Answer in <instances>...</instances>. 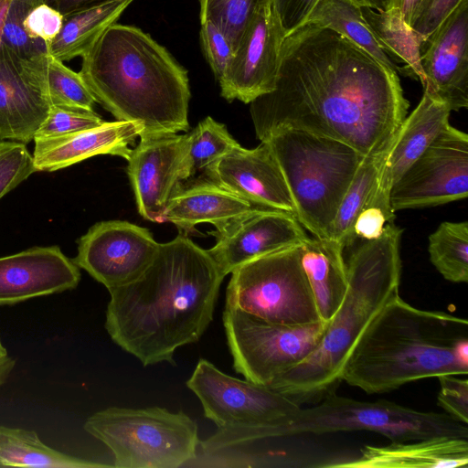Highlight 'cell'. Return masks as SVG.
<instances>
[{
	"instance_id": "obj_17",
	"label": "cell",
	"mask_w": 468,
	"mask_h": 468,
	"mask_svg": "<svg viewBox=\"0 0 468 468\" xmlns=\"http://www.w3.org/2000/svg\"><path fill=\"white\" fill-rule=\"evenodd\" d=\"M186 134L140 138L127 160V174L139 214L155 223L165 222L170 199L183 187L181 167Z\"/></svg>"
},
{
	"instance_id": "obj_39",
	"label": "cell",
	"mask_w": 468,
	"mask_h": 468,
	"mask_svg": "<svg viewBox=\"0 0 468 468\" xmlns=\"http://www.w3.org/2000/svg\"><path fill=\"white\" fill-rule=\"evenodd\" d=\"M438 405L455 420L468 424V380L455 375H441Z\"/></svg>"
},
{
	"instance_id": "obj_32",
	"label": "cell",
	"mask_w": 468,
	"mask_h": 468,
	"mask_svg": "<svg viewBox=\"0 0 468 468\" xmlns=\"http://www.w3.org/2000/svg\"><path fill=\"white\" fill-rule=\"evenodd\" d=\"M239 144L229 133L225 124L211 117L205 118L186 133V143L181 167L182 181L206 169Z\"/></svg>"
},
{
	"instance_id": "obj_13",
	"label": "cell",
	"mask_w": 468,
	"mask_h": 468,
	"mask_svg": "<svg viewBox=\"0 0 468 468\" xmlns=\"http://www.w3.org/2000/svg\"><path fill=\"white\" fill-rule=\"evenodd\" d=\"M158 246L145 228L122 220L101 221L80 237L72 261L109 291L136 280Z\"/></svg>"
},
{
	"instance_id": "obj_21",
	"label": "cell",
	"mask_w": 468,
	"mask_h": 468,
	"mask_svg": "<svg viewBox=\"0 0 468 468\" xmlns=\"http://www.w3.org/2000/svg\"><path fill=\"white\" fill-rule=\"evenodd\" d=\"M143 131L138 122L116 120L63 135L35 137L34 165L38 172H54L99 154L128 160L130 146Z\"/></svg>"
},
{
	"instance_id": "obj_9",
	"label": "cell",
	"mask_w": 468,
	"mask_h": 468,
	"mask_svg": "<svg viewBox=\"0 0 468 468\" xmlns=\"http://www.w3.org/2000/svg\"><path fill=\"white\" fill-rule=\"evenodd\" d=\"M367 431L390 441L450 436L468 439V427L446 413L420 411L388 400L362 401L335 393L300 410L273 433V438Z\"/></svg>"
},
{
	"instance_id": "obj_40",
	"label": "cell",
	"mask_w": 468,
	"mask_h": 468,
	"mask_svg": "<svg viewBox=\"0 0 468 468\" xmlns=\"http://www.w3.org/2000/svg\"><path fill=\"white\" fill-rule=\"evenodd\" d=\"M395 213L378 206L365 205L355 218L352 227L354 242L378 239L388 223H393Z\"/></svg>"
},
{
	"instance_id": "obj_19",
	"label": "cell",
	"mask_w": 468,
	"mask_h": 468,
	"mask_svg": "<svg viewBox=\"0 0 468 468\" xmlns=\"http://www.w3.org/2000/svg\"><path fill=\"white\" fill-rule=\"evenodd\" d=\"M215 237L216 244L207 250L225 278L240 265L298 245L308 236L292 214L257 207Z\"/></svg>"
},
{
	"instance_id": "obj_42",
	"label": "cell",
	"mask_w": 468,
	"mask_h": 468,
	"mask_svg": "<svg viewBox=\"0 0 468 468\" xmlns=\"http://www.w3.org/2000/svg\"><path fill=\"white\" fill-rule=\"evenodd\" d=\"M461 0H423L411 29L424 43Z\"/></svg>"
},
{
	"instance_id": "obj_28",
	"label": "cell",
	"mask_w": 468,
	"mask_h": 468,
	"mask_svg": "<svg viewBox=\"0 0 468 468\" xmlns=\"http://www.w3.org/2000/svg\"><path fill=\"white\" fill-rule=\"evenodd\" d=\"M0 466L101 468L111 465L54 450L43 443L34 431L0 425Z\"/></svg>"
},
{
	"instance_id": "obj_37",
	"label": "cell",
	"mask_w": 468,
	"mask_h": 468,
	"mask_svg": "<svg viewBox=\"0 0 468 468\" xmlns=\"http://www.w3.org/2000/svg\"><path fill=\"white\" fill-rule=\"evenodd\" d=\"M63 18L59 11L40 1L27 11L22 19V27L32 41L49 49L50 43L62 27Z\"/></svg>"
},
{
	"instance_id": "obj_10",
	"label": "cell",
	"mask_w": 468,
	"mask_h": 468,
	"mask_svg": "<svg viewBox=\"0 0 468 468\" xmlns=\"http://www.w3.org/2000/svg\"><path fill=\"white\" fill-rule=\"evenodd\" d=\"M227 307L263 320L287 324L320 321L303 269L300 244L253 259L231 272Z\"/></svg>"
},
{
	"instance_id": "obj_8",
	"label": "cell",
	"mask_w": 468,
	"mask_h": 468,
	"mask_svg": "<svg viewBox=\"0 0 468 468\" xmlns=\"http://www.w3.org/2000/svg\"><path fill=\"white\" fill-rule=\"evenodd\" d=\"M84 430L103 442L114 467L178 468L197 458V424L182 410L110 407L90 416Z\"/></svg>"
},
{
	"instance_id": "obj_14",
	"label": "cell",
	"mask_w": 468,
	"mask_h": 468,
	"mask_svg": "<svg viewBox=\"0 0 468 468\" xmlns=\"http://www.w3.org/2000/svg\"><path fill=\"white\" fill-rule=\"evenodd\" d=\"M49 53L24 58L0 46V141L29 143L51 107L47 81Z\"/></svg>"
},
{
	"instance_id": "obj_5",
	"label": "cell",
	"mask_w": 468,
	"mask_h": 468,
	"mask_svg": "<svg viewBox=\"0 0 468 468\" xmlns=\"http://www.w3.org/2000/svg\"><path fill=\"white\" fill-rule=\"evenodd\" d=\"M402 229L388 223L373 240H357L346 260L347 288L316 348L269 388L299 405L319 402L342 382L346 358L370 321L397 293Z\"/></svg>"
},
{
	"instance_id": "obj_36",
	"label": "cell",
	"mask_w": 468,
	"mask_h": 468,
	"mask_svg": "<svg viewBox=\"0 0 468 468\" xmlns=\"http://www.w3.org/2000/svg\"><path fill=\"white\" fill-rule=\"evenodd\" d=\"M103 122L94 111L51 105L46 120L37 131L35 137L63 135L99 126Z\"/></svg>"
},
{
	"instance_id": "obj_35",
	"label": "cell",
	"mask_w": 468,
	"mask_h": 468,
	"mask_svg": "<svg viewBox=\"0 0 468 468\" xmlns=\"http://www.w3.org/2000/svg\"><path fill=\"white\" fill-rule=\"evenodd\" d=\"M37 172L25 144L0 141V199Z\"/></svg>"
},
{
	"instance_id": "obj_24",
	"label": "cell",
	"mask_w": 468,
	"mask_h": 468,
	"mask_svg": "<svg viewBox=\"0 0 468 468\" xmlns=\"http://www.w3.org/2000/svg\"><path fill=\"white\" fill-rule=\"evenodd\" d=\"M451 110L423 90L417 107L397 130L378 173L381 187L390 192L393 184L449 124Z\"/></svg>"
},
{
	"instance_id": "obj_46",
	"label": "cell",
	"mask_w": 468,
	"mask_h": 468,
	"mask_svg": "<svg viewBox=\"0 0 468 468\" xmlns=\"http://www.w3.org/2000/svg\"><path fill=\"white\" fill-rule=\"evenodd\" d=\"M359 6H368L377 10L385 9L386 0H349Z\"/></svg>"
},
{
	"instance_id": "obj_18",
	"label": "cell",
	"mask_w": 468,
	"mask_h": 468,
	"mask_svg": "<svg viewBox=\"0 0 468 468\" xmlns=\"http://www.w3.org/2000/svg\"><path fill=\"white\" fill-rule=\"evenodd\" d=\"M208 181L251 205L292 214L294 203L282 169L265 142L253 149L239 145L205 169Z\"/></svg>"
},
{
	"instance_id": "obj_22",
	"label": "cell",
	"mask_w": 468,
	"mask_h": 468,
	"mask_svg": "<svg viewBox=\"0 0 468 468\" xmlns=\"http://www.w3.org/2000/svg\"><path fill=\"white\" fill-rule=\"evenodd\" d=\"M468 465V439L441 436L384 446L367 445L349 460L324 467L346 468H458Z\"/></svg>"
},
{
	"instance_id": "obj_34",
	"label": "cell",
	"mask_w": 468,
	"mask_h": 468,
	"mask_svg": "<svg viewBox=\"0 0 468 468\" xmlns=\"http://www.w3.org/2000/svg\"><path fill=\"white\" fill-rule=\"evenodd\" d=\"M47 81L51 105L93 111L97 101L80 73L72 70L50 54L48 58Z\"/></svg>"
},
{
	"instance_id": "obj_44",
	"label": "cell",
	"mask_w": 468,
	"mask_h": 468,
	"mask_svg": "<svg viewBox=\"0 0 468 468\" xmlns=\"http://www.w3.org/2000/svg\"><path fill=\"white\" fill-rule=\"evenodd\" d=\"M116 1L119 0H44L46 4L59 11L63 16Z\"/></svg>"
},
{
	"instance_id": "obj_38",
	"label": "cell",
	"mask_w": 468,
	"mask_h": 468,
	"mask_svg": "<svg viewBox=\"0 0 468 468\" xmlns=\"http://www.w3.org/2000/svg\"><path fill=\"white\" fill-rule=\"evenodd\" d=\"M203 54L219 82L232 58L234 48L229 39L211 22H200Z\"/></svg>"
},
{
	"instance_id": "obj_31",
	"label": "cell",
	"mask_w": 468,
	"mask_h": 468,
	"mask_svg": "<svg viewBox=\"0 0 468 468\" xmlns=\"http://www.w3.org/2000/svg\"><path fill=\"white\" fill-rule=\"evenodd\" d=\"M431 262L444 279L468 282V223L445 221L429 236Z\"/></svg>"
},
{
	"instance_id": "obj_6",
	"label": "cell",
	"mask_w": 468,
	"mask_h": 468,
	"mask_svg": "<svg viewBox=\"0 0 468 468\" xmlns=\"http://www.w3.org/2000/svg\"><path fill=\"white\" fill-rule=\"evenodd\" d=\"M261 142L282 169L299 223L314 237L327 239L365 156L340 141L298 129L277 131Z\"/></svg>"
},
{
	"instance_id": "obj_7",
	"label": "cell",
	"mask_w": 468,
	"mask_h": 468,
	"mask_svg": "<svg viewBox=\"0 0 468 468\" xmlns=\"http://www.w3.org/2000/svg\"><path fill=\"white\" fill-rule=\"evenodd\" d=\"M186 386L198 398L205 417L217 427L211 436L199 441L207 456L273 438L274 431L301 408L290 397L229 376L204 358L197 362Z\"/></svg>"
},
{
	"instance_id": "obj_27",
	"label": "cell",
	"mask_w": 468,
	"mask_h": 468,
	"mask_svg": "<svg viewBox=\"0 0 468 468\" xmlns=\"http://www.w3.org/2000/svg\"><path fill=\"white\" fill-rule=\"evenodd\" d=\"M306 22H314L344 36L390 69L407 75L406 68L380 47L366 22L361 6L349 0H319Z\"/></svg>"
},
{
	"instance_id": "obj_4",
	"label": "cell",
	"mask_w": 468,
	"mask_h": 468,
	"mask_svg": "<svg viewBox=\"0 0 468 468\" xmlns=\"http://www.w3.org/2000/svg\"><path fill=\"white\" fill-rule=\"evenodd\" d=\"M467 373V320L416 308L397 293L361 334L341 378L375 394L427 378Z\"/></svg>"
},
{
	"instance_id": "obj_45",
	"label": "cell",
	"mask_w": 468,
	"mask_h": 468,
	"mask_svg": "<svg viewBox=\"0 0 468 468\" xmlns=\"http://www.w3.org/2000/svg\"><path fill=\"white\" fill-rule=\"evenodd\" d=\"M15 366L16 360L9 356L0 359V387L6 382Z\"/></svg>"
},
{
	"instance_id": "obj_15",
	"label": "cell",
	"mask_w": 468,
	"mask_h": 468,
	"mask_svg": "<svg viewBox=\"0 0 468 468\" xmlns=\"http://www.w3.org/2000/svg\"><path fill=\"white\" fill-rule=\"evenodd\" d=\"M422 86L451 111L468 106V0L458 5L421 47Z\"/></svg>"
},
{
	"instance_id": "obj_12",
	"label": "cell",
	"mask_w": 468,
	"mask_h": 468,
	"mask_svg": "<svg viewBox=\"0 0 468 468\" xmlns=\"http://www.w3.org/2000/svg\"><path fill=\"white\" fill-rule=\"evenodd\" d=\"M468 195V135L446 125L393 184L389 200L396 212L434 207Z\"/></svg>"
},
{
	"instance_id": "obj_29",
	"label": "cell",
	"mask_w": 468,
	"mask_h": 468,
	"mask_svg": "<svg viewBox=\"0 0 468 468\" xmlns=\"http://www.w3.org/2000/svg\"><path fill=\"white\" fill-rule=\"evenodd\" d=\"M361 12L385 52L397 63H405L408 75L415 77L422 84L424 76L420 65V50L423 42L420 37L395 10L361 6Z\"/></svg>"
},
{
	"instance_id": "obj_25",
	"label": "cell",
	"mask_w": 468,
	"mask_h": 468,
	"mask_svg": "<svg viewBox=\"0 0 468 468\" xmlns=\"http://www.w3.org/2000/svg\"><path fill=\"white\" fill-rule=\"evenodd\" d=\"M344 250L342 243L329 238L307 237L300 243L302 266L324 322L333 317L347 288Z\"/></svg>"
},
{
	"instance_id": "obj_11",
	"label": "cell",
	"mask_w": 468,
	"mask_h": 468,
	"mask_svg": "<svg viewBox=\"0 0 468 468\" xmlns=\"http://www.w3.org/2000/svg\"><path fill=\"white\" fill-rule=\"evenodd\" d=\"M328 322L287 324L225 306L223 324L235 371L269 387L319 345Z\"/></svg>"
},
{
	"instance_id": "obj_23",
	"label": "cell",
	"mask_w": 468,
	"mask_h": 468,
	"mask_svg": "<svg viewBox=\"0 0 468 468\" xmlns=\"http://www.w3.org/2000/svg\"><path fill=\"white\" fill-rule=\"evenodd\" d=\"M257 207L229 192L211 181L182 187L169 201L165 222H171L186 234L196 226L209 223L216 228L211 234L218 235Z\"/></svg>"
},
{
	"instance_id": "obj_16",
	"label": "cell",
	"mask_w": 468,
	"mask_h": 468,
	"mask_svg": "<svg viewBox=\"0 0 468 468\" xmlns=\"http://www.w3.org/2000/svg\"><path fill=\"white\" fill-rule=\"evenodd\" d=\"M284 37L271 10L262 8L234 49L232 58L218 82L228 101L250 103L275 88L280 50Z\"/></svg>"
},
{
	"instance_id": "obj_1",
	"label": "cell",
	"mask_w": 468,
	"mask_h": 468,
	"mask_svg": "<svg viewBox=\"0 0 468 468\" xmlns=\"http://www.w3.org/2000/svg\"><path fill=\"white\" fill-rule=\"evenodd\" d=\"M250 104L261 142L298 129L340 141L364 156L390 144L410 105L396 71L314 22L283 38L274 90Z\"/></svg>"
},
{
	"instance_id": "obj_2",
	"label": "cell",
	"mask_w": 468,
	"mask_h": 468,
	"mask_svg": "<svg viewBox=\"0 0 468 468\" xmlns=\"http://www.w3.org/2000/svg\"><path fill=\"white\" fill-rule=\"evenodd\" d=\"M224 277L185 234L159 243L145 271L111 289L105 329L144 367L174 364L176 350L197 342L213 319Z\"/></svg>"
},
{
	"instance_id": "obj_20",
	"label": "cell",
	"mask_w": 468,
	"mask_h": 468,
	"mask_svg": "<svg viewBox=\"0 0 468 468\" xmlns=\"http://www.w3.org/2000/svg\"><path fill=\"white\" fill-rule=\"evenodd\" d=\"M80 268L58 246L33 247L0 258V305L75 289Z\"/></svg>"
},
{
	"instance_id": "obj_41",
	"label": "cell",
	"mask_w": 468,
	"mask_h": 468,
	"mask_svg": "<svg viewBox=\"0 0 468 468\" xmlns=\"http://www.w3.org/2000/svg\"><path fill=\"white\" fill-rule=\"evenodd\" d=\"M319 0H271V10L285 37L303 25Z\"/></svg>"
},
{
	"instance_id": "obj_30",
	"label": "cell",
	"mask_w": 468,
	"mask_h": 468,
	"mask_svg": "<svg viewBox=\"0 0 468 468\" xmlns=\"http://www.w3.org/2000/svg\"><path fill=\"white\" fill-rule=\"evenodd\" d=\"M391 143L383 150L363 158L340 203L328 238L339 241L345 249L354 243L353 223L370 195Z\"/></svg>"
},
{
	"instance_id": "obj_43",
	"label": "cell",
	"mask_w": 468,
	"mask_h": 468,
	"mask_svg": "<svg viewBox=\"0 0 468 468\" xmlns=\"http://www.w3.org/2000/svg\"><path fill=\"white\" fill-rule=\"evenodd\" d=\"M423 0H386L384 10L399 12L403 21L412 27Z\"/></svg>"
},
{
	"instance_id": "obj_48",
	"label": "cell",
	"mask_w": 468,
	"mask_h": 468,
	"mask_svg": "<svg viewBox=\"0 0 468 468\" xmlns=\"http://www.w3.org/2000/svg\"><path fill=\"white\" fill-rule=\"evenodd\" d=\"M8 354H7V350L6 348L3 346L2 342H1V339H0V359L1 358H4L5 356H7Z\"/></svg>"
},
{
	"instance_id": "obj_3",
	"label": "cell",
	"mask_w": 468,
	"mask_h": 468,
	"mask_svg": "<svg viewBox=\"0 0 468 468\" xmlns=\"http://www.w3.org/2000/svg\"><path fill=\"white\" fill-rule=\"evenodd\" d=\"M80 73L117 121L143 126L140 138L189 129L187 70L139 27L110 26L82 57Z\"/></svg>"
},
{
	"instance_id": "obj_47",
	"label": "cell",
	"mask_w": 468,
	"mask_h": 468,
	"mask_svg": "<svg viewBox=\"0 0 468 468\" xmlns=\"http://www.w3.org/2000/svg\"><path fill=\"white\" fill-rule=\"evenodd\" d=\"M12 0H0V46L2 42V34L3 28L5 25V20L6 16L7 10L11 4Z\"/></svg>"
},
{
	"instance_id": "obj_26",
	"label": "cell",
	"mask_w": 468,
	"mask_h": 468,
	"mask_svg": "<svg viewBox=\"0 0 468 468\" xmlns=\"http://www.w3.org/2000/svg\"><path fill=\"white\" fill-rule=\"evenodd\" d=\"M133 1L119 0L64 16L61 29L49 45V54L63 62L82 58Z\"/></svg>"
},
{
	"instance_id": "obj_33",
	"label": "cell",
	"mask_w": 468,
	"mask_h": 468,
	"mask_svg": "<svg viewBox=\"0 0 468 468\" xmlns=\"http://www.w3.org/2000/svg\"><path fill=\"white\" fill-rule=\"evenodd\" d=\"M270 5L271 0H199L200 22L215 25L235 49L254 17Z\"/></svg>"
}]
</instances>
